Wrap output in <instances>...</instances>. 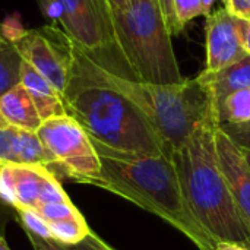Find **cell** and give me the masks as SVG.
<instances>
[{
  "label": "cell",
  "mask_w": 250,
  "mask_h": 250,
  "mask_svg": "<svg viewBox=\"0 0 250 250\" xmlns=\"http://www.w3.org/2000/svg\"><path fill=\"white\" fill-rule=\"evenodd\" d=\"M207 64L204 72L212 73L233 63H237L249 54L242 45L236 25V18L226 7L214 9L205 21Z\"/></svg>",
  "instance_id": "obj_9"
},
{
  "label": "cell",
  "mask_w": 250,
  "mask_h": 250,
  "mask_svg": "<svg viewBox=\"0 0 250 250\" xmlns=\"http://www.w3.org/2000/svg\"><path fill=\"white\" fill-rule=\"evenodd\" d=\"M223 3L231 16L250 21V0H223Z\"/></svg>",
  "instance_id": "obj_25"
},
{
  "label": "cell",
  "mask_w": 250,
  "mask_h": 250,
  "mask_svg": "<svg viewBox=\"0 0 250 250\" xmlns=\"http://www.w3.org/2000/svg\"><path fill=\"white\" fill-rule=\"evenodd\" d=\"M98 157L101 171L89 185L116 193L160 217L186 236L198 250H215L217 240L192 212L170 155Z\"/></svg>",
  "instance_id": "obj_2"
},
{
  "label": "cell",
  "mask_w": 250,
  "mask_h": 250,
  "mask_svg": "<svg viewBox=\"0 0 250 250\" xmlns=\"http://www.w3.org/2000/svg\"><path fill=\"white\" fill-rule=\"evenodd\" d=\"M37 3L44 12V15H53V0H37Z\"/></svg>",
  "instance_id": "obj_31"
},
{
  "label": "cell",
  "mask_w": 250,
  "mask_h": 250,
  "mask_svg": "<svg viewBox=\"0 0 250 250\" xmlns=\"http://www.w3.org/2000/svg\"><path fill=\"white\" fill-rule=\"evenodd\" d=\"M220 129L239 148H242V149H250V122L243 123V125H221Z\"/></svg>",
  "instance_id": "obj_23"
},
{
  "label": "cell",
  "mask_w": 250,
  "mask_h": 250,
  "mask_svg": "<svg viewBox=\"0 0 250 250\" xmlns=\"http://www.w3.org/2000/svg\"><path fill=\"white\" fill-rule=\"evenodd\" d=\"M22 54L13 41L0 40V95L21 83Z\"/></svg>",
  "instance_id": "obj_17"
},
{
  "label": "cell",
  "mask_w": 250,
  "mask_h": 250,
  "mask_svg": "<svg viewBox=\"0 0 250 250\" xmlns=\"http://www.w3.org/2000/svg\"><path fill=\"white\" fill-rule=\"evenodd\" d=\"M198 79L208 89L215 110L227 95L250 88V56L212 73L202 70Z\"/></svg>",
  "instance_id": "obj_15"
},
{
  "label": "cell",
  "mask_w": 250,
  "mask_h": 250,
  "mask_svg": "<svg viewBox=\"0 0 250 250\" xmlns=\"http://www.w3.org/2000/svg\"><path fill=\"white\" fill-rule=\"evenodd\" d=\"M173 4L177 21L183 28L188 22L202 15L201 0H173Z\"/></svg>",
  "instance_id": "obj_22"
},
{
  "label": "cell",
  "mask_w": 250,
  "mask_h": 250,
  "mask_svg": "<svg viewBox=\"0 0 250 250\" xmlns=\"http://www.w3.org/2000/svg\"><path fill=\"white\" fill-rule=\"evenodd\" d=\"M18 217L22 223V229L28 230L42 239L51 240V234L48 230V226L42 221V218L34 211V209H16Z\"/></svg>",
  "instance_id": "obj_20"
},
{
  "label": "cell",
  "mask_w": 250,
  "mask_h": 250,
  "mask_svg": "<svg viewBox=\"0 0 250 250\" xmlns=\"http://www.w3.org/2000/svg\"><path fill=\"white\" fill-rule=\"evenodd\" d=\"M42 120L35 108L32 98L22 83H18L0 95V127H18L37 132Z\"/></svg>",
  "instance_id": "obj_13"
},
{
  "label": "cell",
  "mask_w": 250,
  "mask_h": 250,
  "mask_svg": "<svg viewBox=\"0 0 250 250\" xmlns=\"http://www.w3.org/2000/svg\"><path fill=\"white\" fill-rule=\"evenodd\" d=\"M1 204H3V202H1V201H0V205H1Z\"/></svg>",
  "instance_id": "obj_36"
},
{
  "label": "cell",
  "mask_w": 250,
  "mask_h": 250,
  "mask_svg": "<svg viewBox=\"0 0 250 250\" xmlns=\"http://www.w3.org/2000/svg\"><path fill=\"white\" fill-rule=\"evenodd\" d=\"M236 25H237V31H239V35H240L242 45L246 50V53L250 56V21L236 18Z\"/></svg>",
  "instance_id": "obj_28"
},
{
  "label": "cell",
  "mask_w": 250,
  "mask_h": 250,
  "mask_svg": "<svg viewBox=\"0 0 250 250\" xmlns=\"http://www.w3.org/2000/svg\"><path fill=\"white\" fill-rule=\"evenodd\" d=\"M215 1H217V0H201V3H202V15H204L205 18L209 16V15L212 13Z\"/></svg>",
  "instance_id": "obj_30"
},
{
  "label": "cell",
  "mask_w": 250,
  "mask_h": 250,
  "mask_svg": "<svg viewBox=\"0 0 250 250\" xmlns=\"http://www.w3.org/2000/svg\"><path fill=\"white\" fill-rule=\"evenodd\" d=\"M62 100L66 114L86 132L97 154L168 155L161 136L144 113L111 88L100 76L95 64L75 45L72 72Z\"/></svg>",
  "instance_id": "obj_1"
},
{
  "label": "cell",
  "mask_w": 250,
  "mask_h": 250,
  "mask_svg": "<svg viewBox=\"0 0 250 250\" xmlns=\"http://www.w3.org/2000/svg\"><path fill=\"white\" fill-rule=\"evenodd\" d=\"M22 59L42 75L63 97L73 64V44L54 25L23 32L16 41Z\"/></svg>",
  "instance_id": "obj_8"
},
{
  "label": "cell",
  "mask_w": 250,
  "mask_h": 250,
  "mask_svg": "<svg viewBox=\"0 0 250 250\" xmlns=\"http://www.w3.org/2000/svg\"><path fill=\"white\" fill-rule=\"evenodd\" d=\"M21 83L23 85V88L28 91L29 97L32 98L35 108L42 122L48 119L66 116V110H64L60 94L26 60L22 62Z\"/></svg>",
  "instance_id": "obj_14"
},
{
  "label": "cell",
  "mask_w": 250,
  "mask_h": 250,
  "mask_svg": "<svg viewBox=\"0 0 250 250\" xmlns=\"http://www.w3.org/2000/svg\"><path fill=\"white\" fill-rule=\"evenodd\" d=\"M132 0H108V4L111 7V10H122L125 9Z\"/></svg>",
  "instance_id": "obj_32"
},
{
  "label": "cell",
  "mask_w": 250,
  "mask_h": 250,
  "mask_svg": "<svg viewBox=\"0 0 250 250\" xmlns=\"http://www.w3.org/2000/svg\"><path fill=\"white\" fill-rule=\"evenodd\" d=\"M47 226H48V230L51 234V240H54L60 245H64V246L76 245V243L82 242L91 233L83 217L56 221V223H50Z\"/></svg>",
  "instance_id": "obj_18"
},
{
  "label": "cell",
  "mask_w": 250,
  "mask_h": 250,
  "mask_svg": "<svg viewBox=\"0 0 250 250\" xmlns=\"http://www.w3.org/2000/svg\"><path fill=\"white\" fill-rule=\"evenodd\" d=\"M53 15L73 45L92 63L108 73L136 81L119 48L108 0H53Z\"/></svg>",
  "instance_id": "obj_6"
},
{
  "label": "cell",
  "mask_w": 250,
  "mask_h": 250,
  "mask_svg": "<svg viewBox=\"0 0 250 250\" xmlns=\"http://www.w3.org/2000/svg\"><path fill=\"white\" fill-rule=\"evenodd\" d=\"M240 151H242V154H243V157H245V160H246V163H248L250 168V149H242L240 148Z\"/></svg>",
  "instance_id": "obj_33"
},
{
  "label": "cell",
  "mask_w": 250,
  "mask_h": 250,
  "mask_svg": "<svg viewBox=\"0 0 250 250\" xmlns=\"http://www.w3.org/2000/svg\"><path fill=\"white\" fill-rule=\"evenodd\" d=\"M158 1V6L161 9V13H163V18L166 21V25L171 34V37H177L183 32V26L179 23L177 21V16H176V12H174V4H173V0H157Z\"/></svg>",
  "instance_id": "obj_24"
},
{
  "label": "cell",
  "mask_w": 250,
  "mask_h": 250,
  "mask_svg": "<svg viewBox=\"0 0 250 250\" xmlns=\"http://www.w3.org/2000/svg\"><path fill=\"white\" fill-rule=\"evenodd\" d=\"M29 239V243L32 245L34 250H66V248L54 240H48V239H42L28 230H23Z\"/></svg>",
  "instance_id": "obj_27"
},
{
  "label": "cell",
  "mask_w": 250,
  "mask_h": 250,
  "mask_svg": "<svg viewBox=\"0 0 250 250\" xmlns=\"http://www.w3.org/2000/svg\"><path fill=\"white\" fill-rule=\"evenodd\" d=\"M35 212L42 218L45 224L63 221V220H72V218H81L82 214L78 211V208L72 202H63V204H47L41 205L35 209Z\"/></svg>",
  "instance_id": "obj_19"
},
{
  "label": "cell",
  "mask_w": 250,
  "mask_h": 250,
  "mask_svg": "<svg viewBox=\"0 0 250 250\" xmlns=\"http://www.w3.org/2000/svg\"><path fill=\"white\" fill-rule=\"evenodd\" d=\"M37 135L51 158L50 171L56 170L72 182L89 185L100 176V157L81 125L70 116L42 122Z\"/></svg>",
  "instance_id": "obj_7"
},
{
  "label": "cell",
  "mask_w": 250,
  "mask_h": 250,
  "mask_svg": "<svg viewBox=\"0 0 250 250\" xmlns=\"http://www.w3.org/2000/svg\"><path fill=\"white\" fill-rule=\"evenodd\" d=\"M215 119L220 126L250 122V88L227 95L215 108Z\"/></svg>",
  "instance_id": "obj_16"
},
{
  "label": "cell",
  "mask_w": 250,
  "mask_h": 250,
  "mask_svg": "<svg viewBox=\"0 0 250 250\" xmlns=\"http://www.w3.org/2000/svg\"><path fill=\"white\" fill-rule=\"evenodd\" d=\"M0 250H10L9 249V246L6 245V242H4V239L0 236Z\"/></svg>",
  "instance_id": "obj_34"
},
{
  "label": "cell",
  "mask_w": 250,
  "mask_h": 250,
  "mask_svg": "<svg viewBox=\"0 0 250 250\" xmlns=\"http://www.w3.org/2000/svg\"><path fill=\"white\" fill-rule=\"evenodd\" d=\"M212 116L193 135L170 154L183 195L205 230L217 242H234L246 246L250 230L229 190L215 155Z\"/></svg>",
  "instance_id": "obj_3"
},
{
  "label": "cell",
  "mask_w": 250,
  "mask_h": 250,
  "mask_svg": "<svg viewBox=\"0 0 250 250\" xmlns=\"http://www.w3.org/2000/svg\"><path fill=\"white\" fill-rule=\"evenodd\" d=\"M113 250H114V249H113Z\"/></svg>",
  "instance_id": "obj_37"
},
{
  "label": "cell",
  "mask_w": 250,
  "mask_h": 250,
  "mask_svg": "<svg viewBox=\"0 0 250 250\" xmlns=\"http://www.w3.org/2000/svg\"><path fill=\"white\" fill-rule=\"evenodd\" d=\"M95 67L111 88L144 113L161 136L168 155L179 149L201 125L215 116L212 98L198 76L180 83L157 85L116 76L97 64Z\"/></svg>",
  "instance_id": "obj_4"
},
{
  "label": "cell",
  "mask_w": 250,
  "mask_h": 250,
  "mask_svg": "<svg viewBox=\"0 0 250 250\" xmlns=\"http://www.w3.org/2000/svg\"><path fill=\"white\" fill-rule=\"evenodd\" d=\"M44 166L0 163V201L15 209H37L48 176Z\"/></svg>",
  "instance_id": "obj_10"
},
{
  "label": "cell",
  "mask_w": 250,
  "mask_h": 250,
  "mask_svg": "<svg viewBox=\"0 0 250 250\" xmlns=\"http://www.w3.org/2000/svg\"><path fill=\"white\" fill-rule=\"evenodd\" d=\"M215 250H250L246 246L234 242H217L215 243Z\"/></svg>",
  "instance_id": "obj_29"
},
{
  "label": "cell",
  "mask_w": 250,
  "mask_h": 250,
  "mask_svg": "<svg viewBox=\"0 0 250 250\" xmlns=\"http://www.w3.org/2000/svg\"><path fill=\"white\" fill-rule=\"evenodd\" d=\"M111 15L119 48L136 81L171 85L186 79L157 0H132Z\"/></svg>",
  "instance_id": "obj_5"
},
{
  "label": "cell",
  "mask_w": 250,
  "mask_h": 250,
  "mask_svg": "<svg viewBox=\"0 0 250 250\" xmlns=\"http://www.w3.org/2000/svg\"><path fill=\"white\" fill-rule=\"evenodd\" d=\"M246 248H248V249H250V239H249V242L246 243Z\"/></svg>",
  "instance_id": "obj_35"
},
{
  "label": "cell",
  "mask_w": 250,
  "mask_h": 250,
  "mask_svg": "<svg viewBox=\"0 0 250 250\" xmlns=\"http://www.w3.org/2000/svg\"><path fill=\"white\" fill-rule=\"evenodd\" d=\"M64 246V245H63ZM66 250H113L108 245H105L97 234H94L92 231L79 243L76 245H70V246H64Z\"/></svg>",
  "instance_id": "obj_26"
},
{
  "label": "cell",
  "mask_w": 250,
  "mask_h": 250,
  "mask_svg": "<svg viewBox=\"0 0 250 250\" xmlns=\"http://www.w3.org/2000/svg\"><path fill=\"white\" fill-rule=\"evenodd\" d=\"M0 163L44 166L47 170L53 164L37 132L12 126L0 127Z\"/></svg>",
  "instance_id": "obj_12"
},
{
  "label": "cell",
  "mask_w": 250,
  "mask_h": 250,
  "mask_svg": "<svg viewBox=\"0 0 250 250\" xmlns=\"http://www.w3.org/2000/svg\"><path fill=\"white\" fill-rule=\"evenodd\" d=\"M215 155L234 204L250 230V168L240 148L217 125L214 133Z\"/></svg>",
  "instance_id": "obj_11"
},
{
  "label": "cell",
  "mask_w": 250,
  "mask_h": 250,
  "mask_svg": "<svg viewBox=\"0 0 250 250\" xmlns=\"http://www.w3.org/2000/svg\"><path fill=\"white\" fill-rule=\"evenodd\" d=\"M63 202H70V199L63 190V188L60 186L57 177L54 174H50L40 195V207L47 204H63Z\"/></svg>",
  "instance_id": "obj_21"
}]
</instances>
